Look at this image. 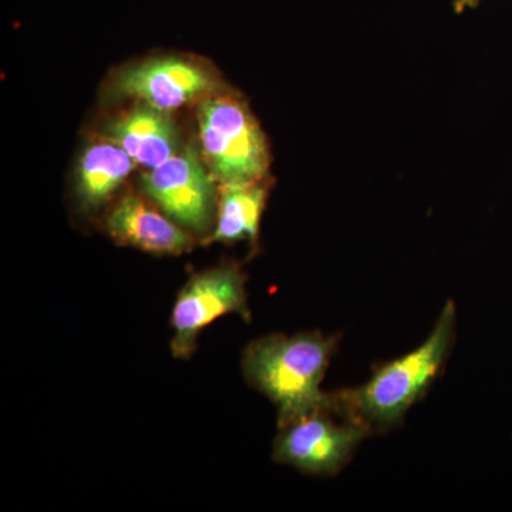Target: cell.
Here are the masks:
<instances>
[{"instance_id":"4","label":"cell","mask_w":512,"mask_h":512,"mask_svg":"<svg viewBox=\"0 0 512 512\" xmlns=\"http://www.w3.org/2000/svg\"><path fill=\"white\" fill-rule=\"evenodd\" d=\"M245 282L244 272L235 264L205 269L185 282L171 313V352L175 359H190L202 330L222 316L237 313L251 319Z\"/></svg>"},{"instance_id":"9","label":"cell","mask_w":512,"mask_h":512,"mask_svg":"<svg viewBox=\"0 0 512 512\" xmlns=\"http://www.w3.org/2000/svg\"><path fill=\"white\" fill-rule=\"evenodd\" d=\"M103 133L148 168L158 167L180 151V136L171 114L141 101L110 120Z\"/></svg>"},{"instance_id":"2","label":"cell","mask_w":512,"mask_h":512,"mask_svg":"<svg viewBox=\"0 0 512 512\" xmlns=\"http://www.w3.org/2000/svg\"><path fill=\"white\" fill-rule=\"evenodd\" d=\"M456 305L447 302L426 342L386 363L366 383L335 394V416L355 421L373 433L400 423L443 369L456 339Z\"/></svg>"},{"instance_id":"3","label":"cell","mask_w":512,"mask_h":512,"mask_svg":"<svg viewBox=\"0 0 512 512\" xmlns=\"http://www.w3.org/2000/svg\"><path fill=\"white\" fill-rule=\"evenodd\" d=\"M201 154L222 185L265 180L269 148L264 131L242 101L207 97L198 107Z\"/></svg>"},{"instance_id":"6","label":"cell","mask_w":512,"mask_h":512,"mask_svg":"<svg viewBox=\"0 0 512 512\" xmlns=\"http://www.w3.org/2000/svg\"><path fill=\"white\" fill-rule=\"evenodd\" d=\"M319 412L281 427L274 444V460L312 476H335L345 468L357 447L372 434L362 424Z\"/></svg>"},{"instance_id":"7","label":"cell","mask_w":512,"mask_h":512,"mask_svg":"<svg viewBox=\"0 0 512 512\" xmlns=\"http://www.w3.org/2000/svg\"><path fill=\"white\" fill-rule=\"evenodd\" d=\"M217 89V80L200 64L161 57L121 70L110 84V96L134 99L170 111L204 100Z\"/></svg>"},{"instance_id":"12","label":"cell","mask_w":512,"mask_h":512,"mask_svg":"<svg viewBox=\"0 0 512 512\" xmlns=\"http://www.w3.org/2000/svg\"><path fill=\"white\" fill-rule=\"evenodd\" d=\"M480 2L481 0H453V6L456 13H463L467 9H476Z\"/></svg>"},{"instance_id":"8","label":"cell","mask_w":512,"mask_h":512,"mask_svg":"<svg viewBox=\"0 0 512 512\" xmlns=\"http://www.w3.org/2000/svg\"><path fill=\"white\" fill-rule=\"evenodd\" d=\"M107 234L117 244L156 255H181L190 251L194 239L180 224L160 214L137 195L121 198L106 221Z\"/></svg>"},{"instance_id":"5","label":"cell","mask_w":512,"mask_h":512,"mask_svg":"<svg viewBox=\"0 0 512 512\" xmlns=\"http://www.w3.org/2000/svg\"><path fill=\"white\" fill-rule=\"evenodd\" d=\"M201 156L185 146L140 178L141 190L167 217L197 234L210 231L217 198L215 178Z\"/></svg>"},{"instance_id":"11","label":"cell","mask_w":512,"mask_h":512,"mask_svg":"<svg viewBox=\"0 0 512 512\" xmlns=\"http://www.w3.org/2000/svg\"><path fill=\"white\" fill-rule=\"evenodd\" d=\"M266 200L268 187L264 180L222 185L217 222L210 242H255Z\"/></svg>"},{"instance_id":"1","label":"cell","mask_w":512,"mask_h":512,"mask_svg":"<svg viewBox=\"0 0 512 512\" xmlns=\"http://www.w3.org/2000/svg\"><path fill=\"white\" fill-rule=\"evenodd\" d=\"M338 345L339 336L303 332L264 336L245 348V380L275 404L279 429L309 414H335V394L320 384Z\"/></svg>"},{"instance_id":"10","label":"cell","mask_w":512,"mask_h":512,"mask_svg":"<svg viewBox=\"0 0 512 512\" xmlns=\"http://www.w3.org/2000/svg\"><path fill=\"white\" fill-rule=\"evenodd\" d=\"M134 158L117 144L96 143L84 151L77 167L76 195L86 212L99 210L133 171Z\"/></svg>"}]
</instances>
